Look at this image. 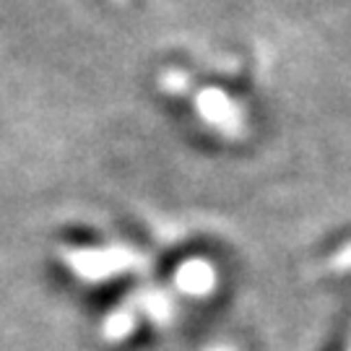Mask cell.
Instances as JSON below:
<instances>
[{
    "instance_id": "5",
    "label": "cell",
    "mask_w": 351,
    "mask_h": 351,
    "mask_svg": "<svg viewBox=\"0 0 351 351\" xmlns=\"http://www.w3.org/2000/svg\"><path fill=\"white\" fill-rule=\"evenodd\" d=\"M133 328H136V310H120V313H112L107 317V323H104V336L110 341H123L128 333H133Z\"/></svg>"
},
{
    "instance_id": "7",
    "label": "cell",
    "mask_w": 351,
    "mask_h": 351,
    "mask_svg": "<svg viewBox=\"0 0 351 351\" xmlns=\"http://www.w3.org/2000/svg\"><path fill=\"white\" fill-rule=\"evenodd\" d=\"M211 351H232V349H226V346H219V349H211Z\"/></svg>"
},
{
    "instance_id": "1",
    "label": "cell",
    "mask_w": 351,
    "mask_h": 351,
    "mask_svg": "<svg viewBox=\"0 0 351 351\" xmlns=\"http://www.w3.org/2000/svg\"><path fill=\"white\" fill-rule=\"evenodd\" d=\"M65 263L84 281H107L123 271L138 268L141 261L136 252L125 247H101V250H68Z\"/></svg>"
},
{
    "instance_id": "3",
    "label": "cell",
    "mask_w": 351,
    "mask_h": 351,
    "mask_svg": "<svg viewBox=\"0 0 351 351\" xmlns=\"http://www.w3.org/2000/svg\"><path fill=\"white\" fill-rule=\"evenodd\" d=\"M177 289L182 291V294H190V297H203V294H208L216 284V274H213V268L206 261H188V263L180 265V271H177Z\"/></svg>"
},
{
    "instance_id": "2",
    "label": "cell",
    "mask_w": 351,
    "mask_h": 351,
    "mask_svg": "<svg viewBox=\"0 0 351 351\" xmlns=\"http://www.w3.org/2000/svg\"><path fill=\"white\" fill-rule=\"evenodd\" d=\"M198 112L201 117L208 123V125L219 128V130H224L226 136H237L239 130H242V114L239 110L234 107V101L226 97L224 91H219V88H206L198 94Z\"/></svg>"
},
{
    "instance_id": "6",
    "label": "cell",
    "mask_w": 351,
    "mask_h": 351,
    "mask_svg": "<svg viewBox=\"0 0 351 351\" xmlns=\"http://www.w3.org/2000/svg\"><path fill=\"white\" fill-rule=\"evenodd\" d=\"M185 84H188V78L182 73H177V71H172L169 75H164V86H169L172 91H175V88H185Z\"/></svg>"
},
{
    "instance_id": "4",
    "label": "cell",
    "mask_w": 351,
    "mask_h": 351,
    "mask_svg": "<svg viewBox=\"0 0 351 351\" xmlns=\"http://www.w3.org/2000/svg\"><path fill=\"white\" fill-rule=\"evenodd\" d=\"M128 307H138L143 313L151 315V320H159V323H167L172 317V302L167 300V294L162 291H141L138 297H133V302Z\"/></svg>"
}]
</instances>
